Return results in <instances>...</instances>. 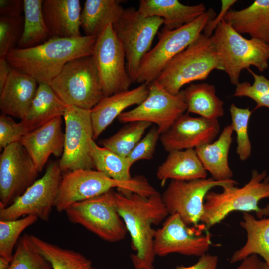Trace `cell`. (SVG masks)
<instances>
[{
    "instance_id": "obj_7",
    "label": "cell",
    "mask_w": 269,
    "mask_h": 269,
    "mask_svg": "<svg viewBox=\"0 0 269 269\" xmlns=\"http://www.w3.org/2000/svg\"><path fill=\"white\" fill-rule=\"evenodd\" d=\"M48 84L67 106L91 110L105 97L92 55L70 61Z\"/></svg>"
},
{
    "instance_id": "obj_46",
    "label": "cell",
    "mask_w": 269,
    "mask_h": 269,
    "mask_svg": "<svg viewBox=\"0 0 269 269\" xmlns=\"http://www.w3.org/2000/svg\"><path fill=\"white\" fill-rule=\"evenodd\" d=\"M11 69V67L6 58H0V90L6 83Z\"/></svg>"
},
{
    "instance_id": "obj_10",
    "label": "cell",
    "mask_w": 269,
    "mask_h": 269,
    "mask_svg": "<svg viewBox=\"0 0 269 269\" xmlns=\"http://www.w3.org/2000/svg\"><path fill=\"white\" fill-rule=\"evenodd\" d=\"M163 19L146 17L134 8L125 9L120 20L113 25L125 52L127 70L133 83H136L142 60L150 50Z\"/></svg>"
},
{
    "instance_id": "obj_24",
    "label": "cell",
    "mask_w": 269,
    "mask_h": 269,
    "mask_svg": "<svg viewBox=\"0 0 269 269\" xmlns=\"http://www.w3.org/2000/svg\"><path fill=\"white\" fill-rule=\"evenodd\" d=\"M224 20L239 33L269 44V0H256L241 10L230 9Z\"/></svg>"
},
{
    "instance_id": "obj_13",
    "label": "cell",
    "mask_w": 269,
    "mask_h": 269,
    "mask_svg": "<svg viewBox=\"0 0 269 269\" xmlns=\"http://www.w3.org/2000/svg\"><path fill=\"white\" fill-rule=\"evenodd\" d=\"M231 179L219 181L211 178L191 181L171 180L162 196L169 215L177 213L188 226H198L204 212L205 198L211 189L236 185Z\"/></svg>"
},
{
    "instance_id": "obj_23",
    "label": "cell",
    "mask_w": 269,
    "mask_h": 269,
    "mask_svg": "<svg viewBox=\"0 0 269 269\" xmlns=\"http://www.w3.org/2000/svg\"><path fill=\"white\" fill-rule=\"evenodd\" d=\"M137 11L146 17L162 18L163 28L172 30L191 23L207 9L202 3L187 5L177 0H141Z\"/></svg>"
},
{
    "instance_id": "obj_33",
    "label": "cell",
    "mask_w": 269,
    "mask_h": 269,
    "mask_svg": "<svg viewBox=\"0 0 269 269\" xmlns=\"http://www.w3.org/2000/svg\"><path fill=\"white\" fill-rule=\"evenodd\" d=\"M39 251L50 263L53 269H92L91 261L81 253L61 248L31 235Z\"/></svg>"
},
{
    "instance_id": "obj_16",
    "label": "cell",
    "mask_w": 269,
    "mask_h": 269,
    "mask_svg": "<svg viewBox=\"0 0 269 269\" xmlns=\"http://www.w3.org/2000/svg\"><path fill=\"white\" fill-rule=\"evenodd\" d=\"M186 111L187 105L181 91L173 95L154 80L149 84L146 98L134 108L121 113L117 119L123 123L135 121L155 123L161 134Z\"/></svg>"
},
{
    "instance_id": "obj_49",
    "label": "cell",
    "mask_w": 269,
    "mask_h": 269,
    "mask_svg": "<svg viewBox=\"0 0 269 269\" xmlns=\"http://www.w3.org/2000/svg\"><path fill=\"white\" fill-rule=\"evenodd\" d=\"M92 269H97V268H95L93 267Z\"/></svg>"
},
{
    "instance_id": "obj_5",
    "label": "cell",
    "mask_w": 269,
    "mask_h": 269,
    "mask_svg": "<svg viewBox=\"0 0 269 269\" xmlns=\"http://www.w3.org/2000/svg\"><path fill=\"white\" fill-rule=\"evenodd\" d=\"M211 38L223 71L232 84L239 83L241 71L249 69L250 66L256 67L260 72L268 68L269 44L256 38H245L224 19Z\"/></svg>"
},
{
    "instance_id": "obj_17",
    "label": "cell",
    "mask_w": 269,
    "mask_h": 269,
    "mask_svg": "<svg viewBox=\"0 0 269 269\" xmlns=\"http://www.w3.org/2000/svg\"><path fill=\"white\" fill-rule=\"evenodd\" d=\"M38 173L20 142L4 148L0 155V208L12 204L35 182Z\"/></svg>"
},
{
    "instance_id": "obj_42",
    "label": "cell",
    "mask_w": 269,
    "mask_h": 269,
    "mask_svg": "<svg viewBox=\"0 0 269 269\" xmlns=\"http://www.w3.org/2000/svg\"><path fill=\"white\" fill-rule=\"evenodd\" d=\"M24 13V0H0V16L17 17Z\"/></svg>"
},
{
    "instance_id": "obj_9",
    "label": "cell",
    "mask_w": 269,
    "mask_h": 269,
    "mask_svg": "<svg viewBox=\"0 0 269 269\" xmlns=\"http://www.w3.org/2000/svg\"><path fill=\"white\" fill-rule=\"evenodd\" d=\"M115 193L111 190L74 203L65 211L68 220L105 241L115 243L123 240L128 231L117 211Z\"/></svg>"
},
{
    "instance_id": "obj_41",
    "label": "cell",
    "mask_w": 269,
    "mask_h": 269,
    "mask_svg": "<svg viewBox=\"0 0 269 269\" xmlns=\"http://www.w3.org/2000/svg\"><path fill=\"white\" fill-rule=\"evenodd\" d=\"M160 135L157 127H152L127 157L129 162L133 165L140 160L152 159Z\"/></svg>"
},
{
    "instance_id": "obj_4",
    "label": "cell",
    "mask_w": 269,
    "mask_h": 269,
    "mask_svg": "<svg viewBox=\"0 0 269 269\" xmlns=\"http://www.w3.org/2000/svg\"><path fill=\"white\" fill-rule=\"evenodd\" d=\"M114 188L124 195L134 193L148 197L157 192L141 176L123 183L98 170H76L68 171L62 176L54 207L59 212L65 211L75 203L98 196Z\"/></svg>"
},
{
    "instance_id": "obj_35",
    "label": "cell",
    "mask_w": 269,
    "mask_h": 269,
    "mask_svg": "<svg viewBox=\"0 0 269 269\" xmlns=\"http://www.w3.org/2000/svg\"><path fill=\"white\" fill-rule=\"evenodd\" d=\"M9 269H53L34 243L31 235L25 234L19 239Z\"/></svg>"
},
{
    "instance_id": "obj_21",
    "label": "cell",
    "mask_w": 269,
    "mask_h": 269,
    "mask_svg": "<svg viewBox=\"0 0 269 269\" xmlns=\"http://www.w3.org/2000/svg\"><path fill=\"white\" fill-rule=\"evenodd\" d=\"M42 10L51 37L76 38L82 36L79 0H43Z\"/></svg>"
},
{
    "instance_id": "obj_11",
    "label": "cell",
    "mask_w": 269,
    "mask_h": 269,
    "mask_svg": "<svg viewBox=\"0 0 269 269\" xmlns=\"http://www.w3.org/2000/svg\"><path fill=\"white\" fill-rule=\"evenodd\" d=\"M65 130L63 154L59 161L62 171L92 169L90 143L93 139L91 110L67 106L63 115Z\"/></svg>"
},
{
    "instance_id": "obj_8",
    "label": "cell",
    "mask_w": 269,
    "mask_h": 269,
    "mask_svg": "<svg viewBox=\"0 0 269 269\" xmlns=\"http://www.w3.org/2000/svg\"><path fill=\"white\" fill-rule=\"evenodd\" d=\"M216 15L209 8L194 21L179 28H163L158 33V42L142 60L136 82L149 85L155 80L169 62L195 41Z\"/></svg>"
},
{
    "instance_id": "obj_43",
    "label": "cell",
    "mask_w": 269,
    "mask_h": 269,
    "mask_svg": "<svg viewBox=\"0 0 269 269\" xmlns=\"http://www.w3.org/2000/svg\"><path fill=\"white\" fill-rule=\"evenodd\" d=\"M221 8L219 14L211 20L205 26L203 33L207 37H211L217 25L224 19L226 13L230 9V7L235 4L236 0H222Z\"/></svg>"
},
{
    "instance_id": "obj_25",
    "label": "cell",
    "mask_w": 269,
    "mask_h": 269,
    "mask_svg": "<svg viewBox=\"0 0 269 269\" xmlns=\"http://www.w3.org/2000/svg\"><path fill=\"white\" fill-rule=\"evenodd\" d=\"M207 176L195 149L169 152L156 172V177L163 186L168 179L188 181L206 178Z\"/></svg>"
},
{
    "instance_id": "obj_12",
    "label": "cell",
    "mask_w": 269,
    "mask_h": 269,
    "mask_svg": "<svg viewBox=\"0 0 269 269\" xmlns=\"http://www.w3.org/2000/svg\"><path fill=\"white\" fill-rule=\"evenodd\" d=\"M62 172L59 161L51 162L43 176L12 204L0 208V220H14L34 215L43 221H48L62 178Z\"/></svg>"
},
{
    "instance_id": "obj_14",
    "label": "cell",
    "mask_w": 269,
    "mask_h": 269,
    "mask_svg": "<svg viewBox=\"0 0 269 269\" xmlns=\"http://www.w3.org/2000/svg\"><path fill=\"white\" fill-rule=\"evenodd\" d=\"M177 213L169 215L162 227L157 230L154 239L156 256H165L172 253L200 257L207 253L212 244L211 234L205 226L190 228Z\"/></svg>"
},
{
    "instance_id": "obj_38",
    "label": "cell",
    "mask_w": 269,
    "mask_h": 269,
    "mask_svg": "<svg viewBox=\"0 0 269 269\" xmlns=\"http://www.w3.org/2000/svg\"><path fill=\"white\" fill-rule=\"evenodd\" d=\"M24 16L17 17L0 16V58H5L16 48L23 34Z\"/></svg>"
},
{
    "instance_id": "obj_29",
    "label": "cell",
    "mask_w": 269,
    "mask_h": 269,
    "mask_svg": "<svg viewBox=\"0 0 269 269\" xmlns=\"http://www.w3.org/2000/svg\"><path fill=\"white\" fill-rule=\"evenodd\" d=\"M181 92L187 113L211 120H218L224 115V102L217 96L214 85L206 83L192 84Z\"/></svg>"
},
{
    "instance_id": "obj_36",
    "label": "cell",
    "mask_w": 269,
    "mask_h": 269,
    "mask_svg": "<svg viewBox=\"0 0 269 269\" xmlns=\"http://www.w3.org/2000/svg\"><path fill=\"white\" fill-rule=\"evenodd\" d=\"M38 219L36 215H29L14 220H0V256L11 261L13 249L19 236Z\"/></svg>"
},
{
    "instance_id": "obj_19",
    "label": "cell",
    "mask_w": 269,
    "mask_h": 269,
    "mask_svg": "<svg viewBox=\"0 0 269 269\" xmlns=\"http://www.w3.org/2000/svg\"><path fill=\"white\" fill-rule=\"evenodd\" d=\"M62 123V117L55 118L28 133L20 141L39 172L50 155L59 157L63 154L65 135Z\"/></svg>"
},
{
    "instance_id": "obj_30",
    "label": "cell",
    "mask_w": 269,
    "mask_h": 269,
    "mask_svg": "<svg viewBox=\"0 0 269 269\" xmlns=\"http://www.w3.org/2000/svg\"><path fill=\"white\" fill-rule=\"evenodd\" d=\"M66 108L48 84L40 83L30 107L21 120L34 130L55 118L63 116Z\"/></svg>"
},
{
    "instance_id": "obj_3",
    "label": "cell",
    "mask_w": 269,
    "mask_h": 269,
    "mask_svg": "<svg viewBox=\"0 0 269 269\" xmlns=\"http://www.w3.org/2000/svg\"><path fill=\"white\" fill-rule=\"evenodd\" d=\"M222 192L210 191L205 198L201 222L208 231L234 211L254 212L259 219L269 215V205L264 208L259 201L269 198V176L267 171H252L247 183L242 187L231 185L222 188Z\"/></svg>"
},
{
    "instance_id": "obj_31",
    "label": "cell",
    "mask_w": 269,
    "mask_h": 269,
    "mask_svg": "<svg viewBox=\"0 0 269 269\" xmlns=\"http://www.w3.org/2000/svg\"><path fill=\"white\" fill-rule=\"evenodd\" d=\"M42 1L43 0H24V29L17 48L35 47L51 38L43 15Z\"/></svg>"
},
{
    "instance_id": "obj_32",
    "label": "cell",
    "mask_w": 269,
    "mask_h": 269,
    "mask_svg": "<svg viewBox=\"0 0 269 269\" xmlns=\"http://www.w3.org/2000/svg\"><path fill=\"white\" fill-rule=\"evenodd\" d=\"M90 154L97 170L119 182L128 183L133 180L130 174L132 164L127 157L97 145L94 139L90 143Z\"/></svg>"
},
{
    "instance_id": "obj_34",
    "label": "cell",
    "mask_w": 269,
    "mask_h": 269,
    "mask_svg": "<svg viewBox=\"0 0 269 269\" xmlns=\"http://www.w3.org/2000/svg\"><path fill=\"white\" fill-rule=\"evenodd\" d=\"M151 125L152 123L145 121L128 123L112 136L103 139L102 141L103 147L127 157Z\"/></svg>"
},
{
    "instance_id": "obj_1",
    "label": "cell",
    "mask_w": 269,
    "mask_h": 269,
    "mask_svg": "<svg viewBox=\"0 0 269 269\" xmlns=\"http://www.w3.org/2000/svg\"><path fill=\"white\" fill-rule=\"evenodd\" d=\"M116 206L129 233L133 250L130 255L134 269H155L154 239L159 225L168 216L162 196L157 192L145 197L136 193H115Z\"/></svg>"
},
{
    "instance_id": "obj_39",
    "label": "cell",
    "mask_w": 269,
    "mask_h": 269,
    "mask_svg": "<svg viewBox=\"0 0 269 269\" xmlns=\"http://www.w3.org/2000/svg\"><path fill=\"white\" fill-rule=\"evenodd\" d=\"M248 70L253 77V83L251 84L246 81L238 83L234 96L252 99L256 103V108L261 107L269 108V80L262 75L257 74L250 69Z\"/></svg>"
},
{
    "instance_id": "obj_20",
    "label": "cell",
    "mask_w": 269,
    "mask_h": 269,
    "mask_svg": "<svg viewBox=\"0 0 269 269\" xmlns=\"http://www.w3.org/2000/svg\"><path fill=\"white\" fill-rule=\"evenodd\" d=\"M149 85L144 83L133 89L105 97L91 110L93 139L127 108L141 104L147 97Z\"/></svg>"
},
{
    "instance_id": "obj_40",
    "label": "cell",
    "mask_w": 269,
    "mask_h": 269,
    "mask_svg": "<svg viewBox=\"0 0 269 269\" xmlns=\"http://www.w3.org/2000/svg\"><path fill=\"white\" fill-rule=\"evenodd\" d=\"M33 131L24 120L16 122L11 117L5 114L0 116V150L8 145L20 142L28 133Z\"/></svg>"
},
{
    "instance_id": "obj_48",
    "label": "cell",
    "mask_w": 269,
    "mask_h": 269,
    "mask_svg": "<svg viewBox=\"0 0 269 269\" xmlns=\"http://www.w3.org/2000/svg\"><path fill=\"white\" fill-rule=\"evenodd\" d=\"M261 269H269V266L264 261L262 262L261 264Z\"/></svg>"
},
{
    "instance_id": "obj_18",
    "label": "cell",
    "mask_w": 269,
    "mask_h": 269,
    "mask_svg": "<svg viewBox=\"0 0 269 269\" xmlns=\"http://www.w3.org/2000/svg\"><path fill=\"white\" fill-rule=\"evenodd\" d=\"M220 132L218 120L195 117L184 113L170 128L160 135V140L165 151L196 149L213 141Z\"/></svg>"
},
{
    "instance_id": "obj_6",
    "label": "cell",
    "mask_w": 269,
    "mask_h": 269,
    "mask_svg": "<svg viewBox=\"0 0 269 269\" xmlns=\"http://www.w3.org/2000/svg\"><path fill=\"white\" fill-rule=\"evenodd\" d=\"M215 69L223 71L219 56L211 37L202 33L169 62L155 80L177 95L184 85L205 80Z\"/></svg>"
},
{
    "instance_id": "obj_44",
    "label": "cell",
    "mask_w": 269,
    "mask_h": 269,
    "mask_svg": "<svg viewBox=\"0 0 269 269\" xmlns=\"http://www.w3.org/2000/svg\"><path fill=\"white\" fill-rule=\"evenodd\" d=\"M218 256L205 254L200 257L198 261L189 266H178L175 269H217Z\"/></svg>"
},
{
    "instance_id": "obj_26",
    "label": "cell",
    "mask_w": 269,
    "mask_h": 269,
    "mask_svg": "<svg viewBox=\"0 0 269 269\" xmlns=\"http://www.w3.org/2000/svg\"><path fill=\"white\" fill-rule=\"evenodd\" d=\"M233 131L232 125H228L216 140L195 149L204 167L216 180H229L233 176L228 163V154Z\"/></svg>"
},
{
    "instance_id": "obj_27",
    "label": "cell",
    "mask_w": 269,
    "mask_h": 269,
    "mask_svg": "<svg viewBox=\"0 0 269 269\" xmlns=\"http://www.w3.org/2000/svg\"><path fill=\"white\" fill-rule=\"evenodd\" d=\"M122 2L119 0H86L80 16L84 35L97 38L109 25L116 24L125 10Z\"/></svg>"
},
{
    "instance_id": "obj_28",
    "label": "cell",
    "mask_w": 269,
    "mask_h": 269,
    "mask_svg": "<svg viewBox=\"0 0 269 269\" xmlns=\"http://www.w3.org/2000/svg\"><path fill=\"white\" fill-rule=\"evenodd\" d=\"M243 215L240 225L246 232L247 240L243 247L234 252L230 262L241 261L255 254L260 256L269 266V218L256 219L248 212Z\"/></svg>"
},
{
    "instance_id": "obj_22",
    "label": "cell",
    "mask_w": 269,
    "mask_h": 269,
    "mask_svg": "<svg viewBox=\"0 0 269 269\" xmlns=\"http://www.w3.org/2000/svg\"><path fill=\"white\" fill-rule=\"evenodd\" d=\"M38 86L35 79L11 68L6 83L0 90V109L2 113L23 120Z\"/></svg>"
},
{
    "instance_id": "obj_47",
    "label": "cell",
    "mask_w": 269,
    "mask_h": 269,
    "mask_svg": "<svg viewBox=\"0 0 269 269\" xmlns=\"http://www.w3.org/2000/svg\"><path fill=\"white\" fill-rule=\"evenodd\" d=\"M11 261L7 258L0 256V269H9Z\"/></svg>"
},
{
    "instance_id": "obj_2",
    "label": "cell",
    "mask_w": 269,
    "mask_h": 269,
    "mask_svg": "<svg viewBox=\"0 0 269 269\" xmlns=\"http://www.w3.org/2000/svg\"><path fill=\"white\" fill-rule=\"evenodd\" d=\"M96 39L85 35L52 37L35 47L15 48L5 58L11 68L30 76L38 83L48 84L70 61L92 55Z\"/></svg>"
},
{
    "instance_id": "obj_37",
    "label": "cell",
    "mask_w": 269,
    "mask_h": 269,
    "mask_svg": "<svg viewBox=\"0 0 269 269\" xmlns=\"http://www.w3.org/2000/svg\"><path fill=\"white\" fill-rule=\"evenodd\" d=\"M233 130L237 134L236 153L241 161L247 160L251 154V144L248 133V123L252 111L232 104L230 107Z\"/></svg>"
},
{
    "instance_id": "obj_15",
    "label": "cell",
    "mask_w": 269,
    "mask_h": 269,
    "mask_svg": "<svg viewBox=\"0 0 269 269\" xmlns=\"http://www.w3.org/2000/svg\"><path fill=\"white\" fill-rule=\"evenodd\" d=\"M92 56L105 97L129 89L133 82L125 66V50L113 25L97 38Z\"/></svg>"
},
{
    "instance_id": "obj_45",
    "label": "cell",
    "mask_w": 269,
    "mask_h": 269,
    "mask_svg": "<svg viewBox=\"0 0 269 269\" xmlns=\"http://www.w3.org/2000/svg\"><path fill=\"white\" fill-rule=\"evenodd\" d=\"M262 261L258 255H250L242 260L240 265L235 269H261Z\"/></svg>"
}]
</instances>
